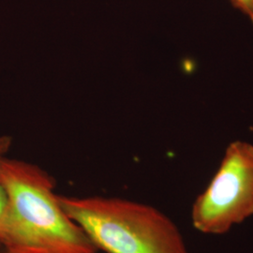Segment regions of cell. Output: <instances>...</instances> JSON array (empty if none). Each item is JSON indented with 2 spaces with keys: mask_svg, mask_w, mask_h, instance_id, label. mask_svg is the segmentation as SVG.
I'll use <instances>...</instances> for the list:
<instances>
[{
  "mask_svg": "<svg viewBox=\"0 0 253 253\" xmlns=\"http://www.w3.org/2000/svg\"><path fill=\"white\" fill-rule=\"evenodd\" d=\"M7 194L4 189L0 186V248H1V239H2V233H3V226H4V220L6 217L7 212Z\"/></svg>",
  "mask_w": 253,
  "mask_h": 253,
  "instance_id": "5b68a950",
  "label": "cell"
},
{
  "mask_svg": "<svg viewBox=\"0 0 253 253\" xmlns=\"http://www.w3.org/2000/svg\"><path fill=\"white\" fill-rule=\"evenodd\" d=\"M61 207L106 253H189L179 228L158 208L118 197L58 195Z\"/></svg>",
  "mask_w": 253,
  "mask_h": 253,
  "instance_id": "7a4b0ae2",
  "label": "cell"
},
{
  "mask_svg": "<svg viewBox=\"0 0 253 253\" xmlns=\"http://www.w3.org/2000/svg\"><path fill=\"white\" fill-rule=\"evenodd\" d=\"M0 186L7 194L1 253H97L89 236L65 212L55 181L35 164L6 157Z\"/></svg>",
  "mask_w": 253,
  "mask_h": 253,
  "instance_id": "6da1fadb",
  "label": "cell"
},
{
  "mask_svg": "<svg viewBox=\"0 0 253 253\" xmlns=\"http://www.w3.org/2000/svg\"><path fill=\"white\" fill-rule=\"evenodd\" d=\"M253 216V145H228L217 172L195 199L192 226L204 235H221Z\"/></svg>",
  "mask_w": 253,
  "mask_h": 253,
  "instance_id": "3957f363",
  "label": "cell"
},
{
  "mask_svg": "<svg viewBox=\"0 0 253 253\" xmlns=\"http://www.w3.org/2000/svg\"><path fill=\"white\" fill-rule=\"evenodd\" d=\"M229 2L253 25V0H229Z\"/></svg>",
  "mask_w": 253,
  "mask_h": 253,
  "instance_id": "277c9868",
  "label": "cell"
},
{
  "mask_svg": "<svg viewBox=\"0 0 253 253\" xmlns=\"http://www.w3.org/2000/svg\"><path fill=\"white\" fill-rule=\"evenodd\" d=\"M11 138L9 136L0 137V163L5 158V155L8 153L11 145Z\"/></svg>",
  "mask_w": 253,
  "mask_h": 253,
  "instance_id": "8992f818",
  "label": "cell"
}]
</instances>
